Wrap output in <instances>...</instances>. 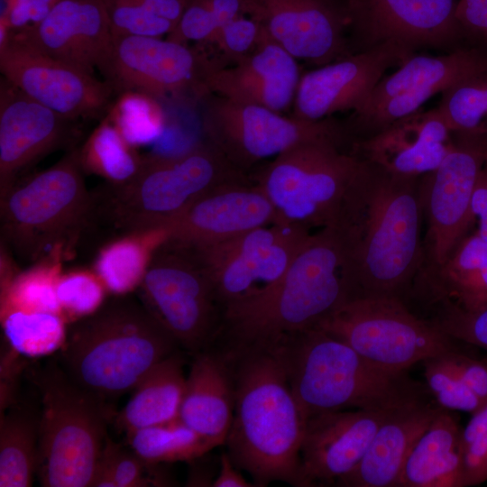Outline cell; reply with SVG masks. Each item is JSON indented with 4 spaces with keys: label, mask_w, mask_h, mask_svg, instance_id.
I'll list each match as a JSON object with an SVG mask.
<instances>
[{
    "label": "cell",
    "mask_w": 487,
    "mask_h": 487,
    "mask_svg": "<svg viewBox=\"0 0 487 487\" xmlns=\"http://www.w3.org/2000/svg\"><path fill=\"white\" fill-rule=\"evenodd\" d=\"M352 271L348 230L320 229L276 282L223 308L218 336L228 347L277 344L315 327L350 299Z\"/></svg>",
    "instance_id": "cell-1"
},
{
    "label": "cell",
    "mask_w": 487,
    "mask_h": 487,
    "mask_svg": "<svg viewBox=\"0 0 487 487\" xmlns=\"http://www.w3.org/2000/svg\"><path fill=\"white\" fill-rule=\"evenodd\" d=\"M235 401L225 445L256 486H298L306 419L292 393L278 344L226 347Z\"/></svg>",
    "instance_id": "cell-2"
},
{
    "label": "cell",
    "mask_w": 487,
    "mask_h": 487,
    "mask_svg": "<svg viewBox=\"0 0 487 487\" xmlns=\"http://www.w3.org/2000/svg\"><path fill=\"white\" fill-rule=\"evenodd\" d=\"M419 180L420 177L394 175L371 164L348 229L353 262L350 299H403L410 289L424 262Z\"/></svg>",
    "instance_id": "cell-3"
},
{
    "label": "cell",
    "mask_w": 487,
    "mask_h": 487,
    "mask_svg": "<svg viewBox=\"0 0 487 487\" xmlns=\"http://www.w3.org/2000/svg\"><path fill=\"white\" fill-rule=\"evenodd\" d=\"M179 347L140 300L116 296L74 321L56 360L79 386L109 401L137 386Z\"/></svg>",
    "instance_id": "cell-4"
},
{
    "label": "cell",
    "mask_w": 487,
    "mask_h": 487,
    "mask_svg": "<svg viewBox=\"0 0 487 487\" xmlns=\"http://www.w3.org/2000/svg\"><path fill=\"white\" fill-rule=\"evenodd\" d=\"M253 180L207 140L179 152H153L128 181L92 192L93 223L125 234L162 231L207 194Z\"/></svg>",
    "instance_id": "cell-5"
},
{
    "label": "cell",
    "mask_w": 487,
    "mask_h": 487,
    "mask_svg": "<svg viewBox=\"0 0 487 487\" xmlns=\"http://www.w3.org/2000/svg\"><path fill=\"white\" fill-rule=\"evenodd\" d=\"M280 346L292 393L307 420L326 411L386 410L431 396L408 372L383 370L315 326Z\"/></svg>",
    "instance_id": "cell-6"
},
{
    "label": "cell",
    "mask_w": 487,
    "mask_h": 487,
    "mask_svg": "<svg viewBox=\"0 0 487 487\" xmlns=\"http://www.w3.org/2000/svg\"><path fill=\"white\" fill-rule=\"evenodd\" d=\"M344 142L299 143L253 175L281 220L313 227L348 229L370 163Z\"/></svg>",
    "instance_id": "cell-7"
},
{
    "label": "cell",
    "mask_w": 487,
    "mask_h": 487,
    "mask_svg": "<svg viewBox=\"0 0 487 487\" xmlns=\"http://www.w3.org/2000/svg\"><path fill=\"white\" fill-rule=\"evenodd\" d=\"M40 397L37 475L44 487H91L115 412L76 383L56 359L32 367Z\"/></svg>",
    "instance_id": "cell-8"
},
{
    "label": "cell",
    "mask_w": 487,
    "mask_h": 487,
    "mask_svg": "<svg viewBox=\"0 0 487 487\" xmlns=\"http://www.w3.org/2000/svg\"><path fill=\"white\" fill-rule=\"evenodd\" d=\"M84 172L76 148L50 168L15 181L0 196L4 245L32 264L69 252L93 224L94 198Z\"/></svg>",
    "instance_id": "cell-9"
},
{
    "label": "cell",
    "mask_w": 487,
    "mask_h": 487,
    "mask_svg": "<svg viewBox=\"0 0 487 487\" xmlns=\"http://www.w3.org/2000/svg\"><path fill=\"white\" fill-rule=\"evenodd\" d=\"M138 289L141 301L179 348L194 354L218 336L223 307L194 245L165 236Z\"/></svg>",
    "instance_id": "cell-10"
},
{
    "label": "cell",
    "mask_w": 487,
    "mask_h": 487,
    "mask_svg": "<svg viewBox=\"0 0 487 487\" xmlns=\"http://www.w3.org/2000/svg\"><path fill=\"white\" fill-rule=\"evenodd\" d=\"M339 338L374 365L408 372L417 363L451 350L460 341L419 318L394 297L348 299L317 326Z\"/></svg>",
    "instance_id": "cell-11"
},
{
    "label": "cell",
    "mask_w": 487,
    "mask_h": 487,
    "mask_svg": "<svg viewBox=\"0 0 487 487\" xmlns=\"http://www.w3.org/2000/svg\"><path fill=\"white\" fill-rule=\"evenodd\" d=\"M202 118L206 140L244 171L302 142H345L347 132L334 121H308L270 108L209 95Z\"/></svg>",
    "instance_id": "cell-12"
},
{
    "label": "cell",
    "mask_w": 487,
    "mask_h": 487,
    "mask_svg": "<svg viewBox=\"0 0 487 487\" xmlns=\"http://www.w3.org/2000/svg\"><path fill=\"white\" fill-rule=\"evenodd\" d=\"M208 57L200 49L169 39L112 36L96 69L115 95L137 92L156 100L191 92L207 96Z\"/></svg>",
    "instance_id": "cell-13"
},
{
    "label": "cell",
    "mask_w": 487,
    "mask_h": 487,
    "mask_svg": "<svg viewBox=\"0 0 487 487\" xmlns=\"http://www.w3.org/2000/svg\"><path fill=\"white\" fill-rule=\"evenodd\" d=\"M311 234L302 225L280 220L223 242L194 246L224 308L276 282Z\"/></svg>",
    "instance_id": "cell-14"
},
{
    "label": "cell",
    "mask_w": 487,
    "mask_h": 487,
    "mask_svg": "<svg viewBox=\"0 0 487 487\" xmlns=\"http://www.w3.org/2000/svg\"><path fill=\"white\" fill-rule=\"evenodd\" d=\"M486 151L487 135L454 133L452 148L439 166L420 177L427 267L442 264L467 235L474 221L472 198Z\"/></svg>",
    "instance_id": "cell-15"
},
{
    "label": "cell",
    "mask_w": 487,
    "mask_h": 487,
    "mask_svg": "<svg viewBox=\"0 0 487 487\" xmlns=\"http://www.w3.org/2000/svg\"><path fill=\"white\" fill-rule=\"evenodd\" d=\"M487 72V52L464 48L432 57L413 54L383 77L363 106L352 116L361 138L372 136L393 122L419 111L429 98L456 82Z\"/></svg>",
    "instance_id": "cell-16"
},
{
    "label": "cell",
    "mask_w": 487,
    "mask_h": 487,
    "mask_svg": "<svg viewBox=\"0 0 487 487\" xmlns=\"http://www.w3.org/2000/svg\"><path fill=\"white\" fill-rule=\"evenodd\" d=\"M0 71L31 98L75 121L97 118L113 103L115 93L105 80L41 52L14 32L0 43Z\"/></svg>",
    "instance_id": "cell-17"
},
{
    "label": "cell",
    "mask_w": 487,
    "mask_h": 487,
    "mask_svg": "<svg viewBox=\"0 0 487 487\" xmlns=\"http://www.w3.org/2000/svg\"><path fill=\"white\" fill-rule=\"evenodd\" d=\"M413 54L406 45L388 41L306 72L298 85L293 115L321 121L339 112L358 111L386 70Z\"/></svg>",
    "instance_id": "cell-18"
},
{
    "label": "cell",
    "mask_w": 487,
    "mask_h": 487,
    "mask_svg": "<svg viewBox=\"0 0 487 487\" xmlns=\"http://www.w3.org/2000/svg\"><path fill=\"white\" fill-rule=\"evenodd\" d=\"M245 14L296 60L323 66L350 54L346 8L335 0H244Z\"/></svg>",
    "instance_id": "cell-19"
},
{
    "label": "cell",
    "mask_w": 487,
    "mask_h": 487,
    "mask_svg": "<svg viewBox=\"0 0 487 487\" xmlns=\"http://www.w3.org/2000/svg\"><path fill=\"white\" fill-rule=\"evenodd\" d=\"M455 7V0H358L349 19L365 49L395 41L414 51L421 47L453 51L466 37Z\"/></svg>",
    "instance_id": "cell-20"
},
{
    "label": "cell",
    "mask_w": 487,
    "mask_h": 487,
    "mask_svg": "<svg viewBox=\"0 0 487 487\" xmlns=\"http://www.w3.org/2000/svg\"><path fill=\"white\" fill-rule=\"evenodd\" d=\"M392 409H345L309 417L300 446L298 486L336 483L351 473Z\"/></svg>",
    "instance_id": "cell-21"
},
{
    "label": "cell",
    "mask_w": 487,
    "mask_h": 487,
    "mask_svg": "<svg viewBox=\"0 0 487 487\" xmlns=\"http://www.w3.org/2000/svg\"><path fill=\"white\" fill-rule=\"evenodd\" d=\"M69 119L0 79V196L27 167L77 136Z\"/></svg>",
    "instance_id": "cell-22"
},
{
    "label": "cell",
    "mask_w": 487,
    "mask_h": 487,
    "mask_svg": "<svg viewBox=\"0 0 487 487\" xmlns=\"http://www.w3.org/2000/svg\"><path fill=\"white\" fill-rule=\"evenodd\" d=\"M300 77L297 60L267 35L233 63L219 65L209 58L204 87L207 95L282 113L293 105Z\"/></svg>",
    "instance_id": "cell-23"
},
{
    "label": "cell",
    "mask_w": 487,
    "mask_h": 487,
    "mask_svg": "<svg viewBox=\"0 0 487 487\" xmlns=\"http://www.w3.org/2000/svg\"><path fill=\"white\" fill-rule=\"evenodd\" d=\"M280 220L266 194L253 180L207 194L162 231L166 237L183 243L209 245Z\"/></svg>",
    "instance_id": "cell-24"
},
{
    "label": "cell",
    "mask_w": 487,
    "mask_h": 487,
    "mask_svg": "<svg viewBox=\"0 0 487 487\" xmlns=\"http://www.w3.org/2000/svg\"><path fill=\"white\" fill-rule=\"evenodd\" d=\"M453 135L436 107L413 113L358 140L354 152L389 173L421 177L439 166L452 148Z\"/></svg>",
    "instance_id": "cell-25"
},
{
    "label": "cell",
    "mask_w": 487,
    "mask_h": 487,
    "mask_svg": "<svg viewBox=\"0 0 487 487\" xmlns=\"http://www.w3.org/2000/svg\"><path fill=\"white\" fill-rule=\"evenodd\" d=\"M14 33L93 75L113 36L104 0H59L35 26Z\"/></svg>",
    "instance_id": "cell-26"
},
{
    "label": "cell",
    "mask_w": 487,
    "mask_h": 487,
    "mask_svg": "<svg viewBox=\"0 0 487 487\" xmlns=\"http://www.w3.org/2000/svg\"><path fill=\"white\" fill-rule=\"evenodd\" d=\"M443 409L432 396L393 409L356 467L335 483L344 487H397L404 464Z\"/></svg>",
    "instance_id": "cell-27"
},
{
    "label": "cell",
    "mask_w": 487,
    "mask_h": 487,
    "mask_svg": "<svg viewBox=\"0 0 487 487\" xmlns=\"http://www.w3.org/2000/svg\"><path fill=\"white\" fill-rule=\"evenodd\" d=\"M193 355L179 418L217 447L225 445L234 417L232 366L225 350L209 346Z\"/></svg>",
    "instance_id": "cell-28"
},
{
    "label": "cell",
    "mask_w": 487,
    "mask_h": 487,
    "mask_svg": "<svg viewBox=\"0 0 487 487\" xmlns=\"http://www.w3.org/2000/svg\"><path fill=\"white\" fill-rule=\"evenodd\" d=\"M415 280L430 304L448 301L475 312L487 308V242L466 235L442 264L420 269Z\"/></svg>",
    "instance_id": "cell-29"
},
{
    "label": "cell",
    "mask_w": 487,
    "mask_h": 487,
    "mask_svg": "<svg viewBox=\"0 0 487 487\" xmlns=\"http://www.w3.org/2000/svg\"><path fill=\"white\" fill-rule=\"evenodd\" d=\"M462 430L443 409L411 449L397 487H464Z\"/></svg>",
    "instance_id": "cell-30"
},
{
    "label": "cell",
    "mask_w": 487,
    "mask_h": 487,
    "mask_svg": "<svg viewBox=\"0 0 487 487\" xmlns=\"http://www.w3.org/2000/svg\"><path fill=\"white\" fill-rule=\"evenodd\" d=\"M179 351L156 364L133 390L125 406L114 418L126 434L179 418L186 383Z\"/></svg>",
    "instance_id": "cell-31"
},
{
    "label": "cell",
    "mask_w": 487,
    "mask_h": 487,
    "mask_svg": "<svg viewBox=\"0 0 487 487\" xmlns=\"http://www.w3.org/2000/svg\"><path fill=\"white\" fill-rule=\"evenodd\" d=\"M40 409L9 404L0 419V487H29L37 473Z\"/></svg>",
    "instance_id": "cell-32"
},
{
    "label": "cell",
    "mask_w": 487,
    "mask_h": 487,
    "mask_svg": "<svg viewBox=\"0 0 487 487\" xmlns=\"http://www.w3.org/2000/svg\"><path fill=\"white\" fill-rule=\"evenodd\" d=\"M164 238L161 230L124 234L98 251L94 271L107 291L127 295L141 285L152 251Z\"/></svg>",
    "instance_id": "cell-33"
},
{
    "label": "cell",
    "mask_w": 487,
    "mask_h": 487,
    "mask_svg": "<svg viewBox=\"0 0 487 487\" xmlns=\"http://www.w3.org/2000/svg\"><path fill=\"white\" fill-rule=\"evenodd\" d=\"M129 447L146 464L192 462L216 446L179 418L126 434Z\"/></svg>",
    "instance_id": "cell-34"
},
{
    "label": "cell",
    "mask_w": 487,
    "mask_h": 487,
    "mask_svg": "<svg viewBox=\"0 0 487 487\" xmlns=\"http://www.w3.org/2000/svg\"><path fill=\"white\" fill-rule=\"evenodd\" d=\"M79 156L85 171L97 174L112 184L131 179L142 161L108 117L89 135L79 149Z\"/></svg>",
    "instance_id": "cell-35"
},
{
    "label": "cell",
    "mask_w": 487,
    "mask_h": 487,
    "mask_svg": "<svg viewBox=\"0 0 487 487\" xmlns=\"http://www.w3.org/2000/svg\"><path fill=\"white\" fill-rule=\"evenodd\" d=\"M62 258L60 254H53L17 272L6 289L1 291V315L22 310L56 313L63 317L56 292L62 274Z\"/></svg>",
    "instance_id": "cell-36"
},
{
    "label": "cell",
    "mask_w": 487,
    "mask_h": 487,
    "mask_svg": "<svg viewBox=\"0 0 487 487\" xmlns=\"http://www.w3.org/2000/svg\"><path fill=\"white\" fill-rule=\"evenodd\" d=\"M66 321L61 315L50 312L12 310L1 315L11 349L32 358L59 352L66 339Z\"/></svg>",
    "instance_id": "cell-37"
},
{
    "label": "cell",
    "mask_w": 487,
    "mask_h": 487,
    "mask_svg": "<svg viewBox=\"0 0 487 487\" xmlns=\"http://www.w3.org/2000/svg\"><path fill=\"white\" fill-rule=\"evenodd\" d=\"M437 108L453 133L487 135V72L445 89Z\"/></svg>",
    "instance_id": "cell-38"
},
{
    "label": "cell",
    "mask_w": 487,
    "mask_h": 487,
    "mask_svg": "<svg viewBox=\"0 0 487 487\" xmlns=\"http://www.w3.org/2000/svg\"><path fill=\"white\" fill-rule=\"evenodd\" d=\"M106 117L133 146L156 141L164 130V115L150 96L125 92L113 101Z\"/></svg>",
    "instance_id": "cell-39"
},
{
    "label": "cell",
    "mask_w": 487,
    "mask_h": 487,
    "mask_svg": "<svg viewBox=\"0 0 487 487\" xmlns=\"http://www.w3.org/2000/svg\"><path fill=\"white\" fill-rule=\"evenodd\" d=\"M130 447L112 441L109 436L104 446L91 487L162 486L168 482L162 473L149 469Z\"/></svg>",
    "instance_id": "cell-40"
},
{
    "label": "cell",
    "mask_w": 487,
    "mask_h": 487,
    "mask_svg": "<svg viewBox=\"0 0 487 487\" xmlns=\"http://www.w3.org/2000/svg\"><path fill=\"white\" fill-rule=\"evenodd\" d=\"M422 364L426 386L442 409L473 414L484 405L447 364L442 354L427 358Z\"/></svg>",
    "instance_id": "cell-41"
},
{
    "label": "cell",
    "mask_w": 487,
    "mask_h": 487,
    "mask_svg": "<svg viewBox=\"0 0 487 487\" xmlns=\"http://www.w3.org/2000/svg\"><path fill=\"white\" fill-rule=\"evenodd\" d=\"M106 290L95 271L75 270L61 274L56 292L64 318L76 321L93 314L105 303Z\"/></svg>",
    "instance_id": "cell-42"
},
{
    "label": "cell",
    "mask_w": 487,
    "mask_h": 487,
    "mask_svg": "<svg viewBox=\"0 0 487 487\" xmlns=\"http://www.w3.org/2000/svg\"><path fill=\"white\" fill-rule=\"evenodd\" d=\"M113 36L159 37L169 35L175 25L154 14L140 0H104Z\"/></svg>",
    "instance_id": "cell-43"
},
{
    "label": "cell",
    "mask_w": 487,
    "mask_h": 487,
    "mask_svg": "<svg viewBox=\"0 0 487 487\" xmlns=\"http://www.w3.org/2000/svg\"><path fill=\"white\" fill-rule=\"evenodd\" d=\"M432 305L435 312L429 320L436 327L457 341L487 351V308L470 312L448 301Z\"/></svg>",
    "instance_id": "cell-44"
},
{
    "label": "cell",
    "mask_w": 487,
    "mask_h": 487,
    "mask_svg": "<svg viewBox=\"0 0 487 487\" xmlns=\"http://www.w3.org/2000/svg\"><path fill=\"white\" fill-rule=\"evenodd\" d=\"M266 36L257 20L248 15L238 16L224 24L210 41L219 54L213 60H225L219 65L233 63L253 52Z\"/></svg>",
    "instance_id": "cell-45"
},
{
    "label": "cell",
    "mask_w": 487,
    "mask_h": 487,
    "mask_svg": "<svg viewBox=\"0 0 487 487\" xmlns=\"http://www.w3.org/2000/svg\"><path fill=\"white\" fill-rule=\"evenodd\" d=\"M225 23L214 0H188L178 24L167 39L183 44L188 41L209 44Z\"/></svg>",
    "instance_id": "cell-46"
},
{
    "label": "cell",
    "mask_w": 487,
    "mask_h": 487,
    "mask_svg": "<svg viewBox=\"0 0 487 487\" xmlns=\"http://www.w3.org/2000/svg\"><path fill=\"white\" fill-rule=\"evenodd\" d=\"M462 456L465 486L487 481V402L472 414L462 430Z\"/></svg>",
    "instance_id": "cell-47"
},
{
    "label": "cell",
    "mask_w": 487,
    "mask_h": 487,
    "mask_svg": "<svg viewBox=\"0 0 487 487\" xmlns=\"http://www.w3.org/2000/svg\"><path fill=\"white\" fill-rule=\"evenodd\" d=\"M447 364L483 403L487 402V360L478 359L459 349L442 354Z\"/></svg>",
    "instance_id": "cell-48"
},
{
    "label": "cell",
    "mask_w": 487,
    "mask_h": 487,
    "mask_svg": "<svg viewBox=\"0 0 487 487\" xmlns=\"http://www.w3.org/2000/svg\"><path fill=\"white\" fill-rule=\"evenodd\" d=\"M59 0H6L1 15L11 32L35 26L51 12Z\"/></svg>",
    "instance_id": "cell-49"
},
{
    "label": "cell",
    "mask_w": 487,
    "mask_h": 487,
    "mask_svg": "<svg viewBox=\"0 0 487 487\" xmlns=\"http://www.w3.org/2000/svg\"><path fill=\"white\" fill-rule=\"evenodd\" d=\"M455 18L466 37H487V0H459Z\"/></svg>",
    "instance_id": "cell-50"
},
{
    "label": "cell",
    "mask_w": 487,
    "mask_h": 487,
    "mask_svg": "<svg viewBox=\"0 0 487 487\" xmlns=\"http://www.w3.org/2000/svg\"><path fill=\"white\" fill-rule=\"evenodd\" d=\"M471 207L473 220L478 222L476 233L487 242V167L479 174Z\"/></svg>",
    "instance_id": "cell-51"
},
{
    "label": "cell",
    "mask_w": 487,
    "mask_h": 487,
    "mask_svg": "<svg viewBox=\"0 0 487 487\" xmlns=\"http://www.w3.org/2000/svg\"><path fill=\"white\" fill-rule=\"evenodd\" d=\"M235 464L228 453H222L220 456L219 473L212 482L214 487H251L249 482L235 468Z\"/></svg>",
    "instance_id": "cell-52"
},
{
    "label": "cell",
    "mask_w": 487,
    "mask_h": 487,
    "mask_svg": "<svg viewBox=\"0 0 487 487\" xmlns=\"http://www.w3.org/2000/svg\"><path fill=\"white\" fill-rule=\"evenodd\" d=\"M338 3H340L341 5H343L347 12H348V15L350 14V12L355 7L358 0H335Z\"/></svg>",
    "instance_id": "cell-53"
},
{
    "label": "cell",
    "mask_w": 487,
    "mask_h": 487,
    "mask_svg": "<svg viewBox=\"0 0 487 487\" xmlns=\"http://www.w3.org/2000/svg\"><path fill=\"white\" fill-rule=\"evenodd\" d=\"M485 162L487 163V151H486V156H485Z\"/></svg>",
    "instance_id": "cell-54"
}]
</instances>
